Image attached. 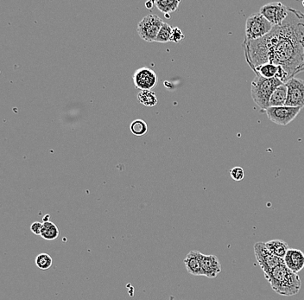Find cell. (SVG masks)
Listing matches in <instances>:
<instances>
[{
	"label": "cell",
	"instance_id": "obj_1",
	"mask_svg": "<svg viewBox=\"0 0 304 300\" xmlns=\"http://www.w3.org/2000/svg\"><path fill=\"white\" fill-rule=\"evenodd\" d=\"M247 62L254 70L264 64H274L285 70L288 80L304 72V13L289 8L281 26H274L263 38L243 42Z\"/></svg>",
	"mask_w": 304,
	"mask_h": 300
},
{
	"label": "cell",
	"instance_id": "obj_2",
	"mask_svg": "<svg viewBox=\"0 0 304 300\" xmlns=\"http://www.w3.org/2000/svg\"><path fill=\"white\" fill-rule=\"evenodd\" d=\"M265 277L275 292L281 296L292 297L301 290L302 281L299 275L291 271L285 263L278 266Z\"/></svg>",
	"mask_w": 304,
	"mask_h": 300
},
{
	"label": "cell",
	"instance_id": "obj_3",
	"mask_svg": "<svg viewBox=\"0 0 304 300\" xmlns=\"http://www.w3.org/2000/svg\"><path fill=\"white\" fill-rule=\"evenodd\" d=\"M278 78L267 79L261 76H256L251 85V96L259 108L266 111L270 108V99L278 86L283 84Z\"/></svg>",
	"mask_w": 304,
	"mask_h": 300
},
{
	"label": "cell",
	"instance_id": "obj_4",
	"mask_svg": "<svg viewBox=\"0 0 304 300\" xmlns=\"http://www.w3.org/2000/svg\"><path fill=\"white\" fill-rule=\"evenodd\" d=\"M274 26L266 20L260 12L253 13L246 22V39L254 41L268 35Z\"/></svg>",
	"mask_w": 304,
	"mask_h": 300
},
{
	"label": "cell",
	"instance_id": "obj_5",
	"mask_svg": "<svg viewBox=\"0 0 304 300\" xmlns=\"http://www.w3.org/2000/svg\"><path fill=\"white\" fill-rule=\"evenodd\" d=\"M163 24V20L156 15L145 16L138 24V35L148 42H155Z\"/></svg>",
	"mask_w": 304,
	"mask_h": 300
},
{
	"label": "cell",
	"instance_id": "obj_6",
	"mask_svg": "<svg viewBox=\"0 0 304 300\" xmlns=\"http://www.w3.org/2000/svg\"><path fill=\"white\" fill-rule=\"evenodd\" d=\"M254 254H255L257 262L259 263V265L262 269L265 275L268 274L278 266L285 263L284 259L276 257L275 256L272 254V252H270L266 248L265 242H257L254 245Z\"/></svg>",
	"mask_w": 304,
	"mask_h": 300
},
{
	"label": "cell",
	"instance_id": "obj_7",
	"mask_svg": "<svg viewBox=\"0 0 304 300\" xmlns=\"http://www.w3.org/2000/svg\"><path fill=\"white\" fill-rule=\"evenodd\" d=\"M285 85L288 90L286 106L304 108V80L298 77H293L287 80Z\"/></svg>",
	"mask_w": 304,
	"mask_h": 300
},
{
	"label": "cell",
	"instance_id": "obj_8",
	"mask_svg": "<svg viewBox=\"0 0 304 300\" xmlns=\"http://www.w3.org/2000/svg\"><path fill=\"white\" fill-rule=\"evenodd\" d=\"M302 108H291V106H279V108H269L266 109V112L270 120L280 126H287L297 118Z\"/></svg>",
	"mask_w": 304,
	"mask_h": 300
},
{
	"label": "cell",
	"instance_id": "obj_9",
	"mask_svg": "<svg viewBox=\"0 0 304 300\" xmlns=\"http://www.w3.org/2000/svg\"><path fill=\"white\" fill-rule=\"evenodd\" d=\"M288 9L280 2H273L261 7L260 12L273 26H281L288 16Z\"/></svg>",
	"mask_w": 304,
	"mask_h": 300
},
{
	"label": "cell",
	"instance_id": "obj_10",
	"mask_svg": "<svg viewBox=\"0 0 304 300\" xmlns=\"http://www.w3.org/2000/svg\"><path fill=\"white\" fill-rule=\"evenodd\" d=\"M133 82L135 86L141 91L152 90L157 86L158 77L153 70L149 68H140L134 72Z\"/></svg>",
	"mask_w": 304,
	"mask_h": 300
},
{
	"label": "cell",
	"instance_id": "obj_11",
	"mask_svg": "<svg viewBox=\"0 0 304 300\" xmlns=\"http://www.w3.org/2000/svg\"><path fill=\"white\" fill-rule=\"evenodd\" d=\"M284 260L286 266L295 274L304 268V254L299 249H289Z\"/></svg>",
	"mask_w": 304,
	"mask_h": 300
},
{
	"label": "cell",
	"instance_id": "obj_12",
	"mask_svg": "<svg viewBox=\"0 0 304 300\" xmlns=\"http://www.w3.org/2000/svg\"><path fill=\"white\" fill-rule=\"evenodd\" d=\"M202 268L203 276L214 278L221 272V262L215 256L202 254Z\"/></svg>",
	"mask_w": 304,
	"mask_h": 300
},
{
	"label": "cell",
	"instance_id": "obj_13",
	"mask_svg": "<svg viewBox=\"0 0 304 300\" xmlns=\"http://www.w3.org/2000/svg\"><path fill=\"white\" fill-rule=\"evenodd\" d=\"M202 252L191 251L186 256L183 260L187 271L195 276H203L202 268Z\"/></svg>",
	"mask_w": 304,
	"mask_h": 300
},
{
	"label": "cell",
	"instance_id": "obj_14",
	"mask_svg": "<svg viewBox=\"0 0 304 300\" xmlns=\"http://www.w3.org/2000/svg\"><path fill=\"white\" fill-rule=\"evenodd\" d=\"M267 249L272 252L273 256L279 257L280 259H285L286 254L289 251V245L282 240H272L265 242Z\"/></svg>",
	"mask_w": 304,
	"mask_h": 300
},
{
	"label": "cell",
	"instance_id": "obj_15",
	"mask_svg": "<svg viewBox=\"0 0 304 300\" xmlns=\"http://www.w3.org/2000/svg\"><path fill=\"white\" fill-rule=\"evenodd\" d=\"M287 94H288L287 86L285 85V83H283L280 86H278L272 94V97L270 99V108L285 106L287 100Z\"/></svg>",
	"mask_w": 304,
	"mask_h": 300
},
{
	"label": "cell",
	"instance_id": "obj_16",
	"mask_svg": "<svg viewBox=\"0 0 304 300\" xmlns=\"http://www.w3.org/2000/svg\"><path fill=\"white\" fill-rule=\"evenodd\" d=\"M41 236L46 240H54L59 237V230L55 224L50 220L42 222Z\"/></svg>",
	"mask_w": 304,
	"mask_h": 300
},
{
	"label": "cell",
	"instance_id": "obj_17",
	"mask_svg": "<svg viewBox=\"0 0 304 300\" xmlns=\"http://www.w3.org/2000/svg\"><path fill=\"white\" fill-rule=\"evenodd\" d=\"M181 1L179 0H157L155 4L157 9L164 13V15L176 12L179 7Z\"/></svg>",
	"mask_w": 304,
	"mask_h": 300
},
{
	"label": "cell",
	"instance_id": "obj_18",
	"mask_svg": "<svg viewBox=\"0 0 304 300\" xmlns=\"http://www.w3.org/2000/svg\"><path fill=\"white\" fill-rule=\"evenodd\" d=\"M278 72H279V66L271 64H264L254 70V73L256 74V76H261L267 79L274 78Z\"/></svg>",
	"mask_w": 304,
	"mask_h": 300
},
{
	"label": "cell",
	"instance_id": "obj_19",
	"mask_svg": "<svg viewBox=\"0 0 304 300\" xmlns=\"http://www.w3.org/2000/svg\"><path fill=\"white\" fill-rule=\"evenodd\" d=\"M138 100L142 105L145 106H154L157 104V97L152 90L140 91L138 94Z\"/></svg>",
	"mask_w": 304,
	"mask_h": 300
},
{
	"label": "cell",
	"instance_id": "obj_20",
	"mask_svg": "<svg viewBox=\"0 0 304 300\" xmlns=\"http://www.w3.org/2000/svg\"><path fill=\"white\" fill-rule=\"evenodd\" d=\"M130 130L133 134L138 136V137H141L147 134L148 126L144 120L138 118V120H135L134 122H131Z\"/></svg>",
	"mask_w": 304,
	"mask_h": 300
},
{
	"label": "cell",
	"instance_id": "obj_21",
	"mask_svg": "<svg viewBox=\"0 0 304 300\" xmlns=\"http://www.w3.org/2000/svg\"><path fill=\"white\" fill-rule=\"evenodd\" d=\"M35 265L42 271H46L51 268L53 260L48 254H40L35 258Z\"/></svg>",
	"mask_w": 304,
	"mask_h": 300
},
{
	"label": "cell",
	"instance_id": "obj_22",
	"mask_svg": "<svg viewBox=\"0 0 304 300\" xmlns=\"http://www.w3.org/2000/svg\"><path fill=\"white\" fill-rule=\"evenodd\" d=\"M172 30H173V28L169 24L164 22L155 42H163V44H166L168 42H170V36H171Z\"/></svg>",
	"mask_w": 304,
	"mask_h": 300
},
{
	"label": "cell",
	"instance_id": "obj_23",
	"mask_svg": "<svg viewBox=\"0 0 304 300\" xmlns=\"http://www.w3.org/2000/svg\"><path fill=\"white\" fill-rule=\"evenodd\" d=\"M184 38H185V36L183 34V32H182V30H180L178 27L173 28L172 33H171V36H170V42H175V44H178L180 42L183 41Z\"/></svg>",
	"mask_w": 304,
	"mask_h": 300
},
{
	"label": "cell",
	"instance_id": "obj_24",
	"mask_svg": "<svg viewBox=\"0 0 304 300\" xmlns=\"http://www.w3.org/2000/svg\"><path fill=\"white\" fill-rule=\"evenodd\" d=\"M230 175L234 181H242L245 178V172L243 168L241 167H234V169L230 170Z\"/></svg>",
	"mask_w": 304,
	"mask_h": 300
},
{
	"label": "cell",
	"instance_id": "obj_25",
	"mask_svg": "<svg viewBox=\"0 0 304 300\" xmlns=\"http://www.w3.org/2000/svg\"><path fill=\"white\" fill-rule=\"evenodd\" d=\"M42 224L40 222H35L31 224L30 226V230L34 234L35 236H41V232H42Z\"/></svg>",
	"mask_w": 304,
	"mask_h": 300
},
{
	"label": "cell",
	"instance_id": "obj_26",
	"mask_svg": "<svg viewBox=\"0 0 304 300\" xmlns=\"http://www.w3.org/2000/svg\"><path fill=\"white\" fill-rule=\"evenodd\" d=\"M154 4H155V1H147L145 3V7L147 8L148 10H152Z\"/></svg>",
	"mask_w": 304,
	"mask_h": 300
},
{
	"label": "cell",
	"instance_id": "obj_27",
	"mask_svg": "<svg viewBox=\"0 0 304 300\" xmlns=\"http://www.w3.org/2000/svg\"><path fill=\"white\" fill-rule=\"evenodd\" d=\"M164 16H166V18H170V15H169V14H166V15H164Z\"/></svg>",
	"mask_w": 304,
	"mask_h": 300
},
{
	"label": "cell",
	"instance_id": "obj_28",
	"mask_svg": "<svg viewBox=\"0 0 304 300\" xmlns=\"http://www.w3.org/2000/svg\"><path fill=\"white\" fill-rule=\"evenodd\" d=\"M303 6H304V1H303Z\"/></svg>",
	"mask_w": 304,
	"mask_h": 300
}]
</instances>
